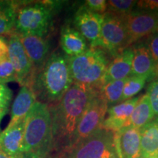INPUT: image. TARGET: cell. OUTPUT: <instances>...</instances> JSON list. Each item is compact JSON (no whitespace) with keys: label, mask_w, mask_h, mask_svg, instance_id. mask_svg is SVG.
Segmentation results:
<instances>
[{"label":"cell","mask_w":158,"mask_h":158,"mask_svg":"<svg viewBox=\"0 0 158 158\" xmlns=\"http://www.w3.org/2000/svg\"><path fill=\"white\" fill-rule=\"evenodd\" d=\"M98 92L95 88L73 83L62 99L49 107L53 148L62 149V154L68 149L85 109Z\"/></svg>","instance_id":"6da1fadb"},{"label":"cell","mask_w":158,"mask_h":158,"mask_svg":"<svg viewBox=\"0 0 158 158\" xmlns=\"http://www.w3.org/2000/svg\"><path fill=\"white\" fill-rule=\"evenodd\" d=\"M73 84L67 56L55 51L33 72L29 86L37 101L47 104L59 102Z\"/></svg>","instance_id":"7a4b0ae2"},{"label":"cell","mask_w":158,"mask_h":158,"mask_svg":"<svg viewBox=\"0 0 158 158\" xmlns=\"http://www.w3.org/2000/svg\"><path fill=\"white\" fill-rule=\"evenodd\" d=\"M52 149V128L49 107L48 104L36 101L26 116L23 157L45 158Z\"/></svg>","instance_id":"3957f363"},{"label":"cell","mask_w":158,"mask_h":158,"mask_svg":"<svg viewBox=\"0 0 158 158\" xmlns=\"http://www.w3.org/2000/svg\"><path fill=\"white\" fill-rule=\"evenodd\" d=\"M73 83L99 90L109 63L101 48H89L76 56H67Z\"/></svg>","instance_id":"277c9868"},{"label":"cell","mask_w":158,"mask_h":158,"mask_svg":"<svg viewBox=\"0 0 158 158\" xmlns=\"http://www.w3.org/2000/svg\"><path fill=\"white\" fill-rule=\"evenodd\" d=\"M52 18V7L48 4H29L17 10L14 28L19 35L44 37L51 28Z\"/></svg>","instance_id":"5b68a950"},{"label":"cell","mask_w":158,"mask_h":158,"mask_svg":"<svg viewBox=\"0 0 158 158\" xmlns=\"http://www.w3.org/2000/svg\"><path fill=\"white\" fill-rule=\"evenodd\" d=\"M108 106L100 94H97L89 102L78 122L68 149L64 153L100 129L107 114ZM62 154V155H63Z\"/></svg>","instance_id":"8992f818"},{"label":"cell","mask_w":158,"mask_h":158,"mask_svg":"<svg viewBox=\"0 0 158 158\" xmlns=\"http://www.w3.org/2000/svg\"><path fill=\"white\" fill-rule=\"evenodd\" d=\"M114 152V133L100 128L63 154L62 158H106Z\"/></svg>","instance_id":"52a82bcc"},{"label":"cell","mask_w":158,"mask_h":158,"mask_svg":"<svg viewBox=\"0 0 158 158\" xmlns=\"http://www.w3.org/2000/svg\"><path fill=\"white\" fill-rule=\"evenodd\" d=\"M127 48V33L124 15L106 12L103 14L100 48L115 56Z\"/></svg>","instance_id":"ba28073f"},{"label":"cell","mask_w":158,"mask_h":158,"mask_svg":"<svg viewBox=\"0 0 158 158\" xmlns=\"http://www.w3.org/2000/svg\"><path fill=\"white\" fill-rule=\"evenodd\" d=\"M127 33V47L158 30V14L134 10L124 15Z\"/></svg>","instance_id":"9c48e42d"},{"label":"cell","mask_w":158,"mask_h":158,"mask_svg":"<svg viewBox=\"0 0 158 158\" xmlns=\"http://www.w3.org/2000/svg\"><path fill=\"white\" fill-rule=\"evenodd\" d=\"M102 20L103 14L89 10L84 5L79 7L75 13V29L89 43L90 48H100Z\"/></svg>","instance_id":"30bf717a"},{"label":"cell","mask_w":158,"mask_h":158,"mask_svg":"<svg viewBox=\"0 0 158 158\" xmlns=\"http://www.w3.org/2000/svg\"><path fill=\"white\" fill-rule=\"evenodd\" d=\"M8 58L15 70L16 81L29 85L33 73V67L17 33L11 35L8 40Z\"/></svg>","instance_id":"8fae6325"},{"label":"cell","mask_w":158,"mask_h":158,"mask_svg":"<svg viewBox=\"0 0 158 158\" xmlns=\"http://www.w3.org/2000/svg\"><path fill=\"white\" fill-rule=\"evenodd\" d=\"M114 149L117 158H143L140 130L126 127L114 133Z\"/></svg>","instance_id":"7c38bea8"},{"label":"cell","mask_w":158,"mask_h":158,"mask_svg":"<svg viewBox=\"0 0 158 158\" xmlns=\"http://www.w3.org/2000/svg\"><path fill=\"white\" fill-rule=\"evenodd\" d=\"M26 117L0 133V149L13 157H23V133Z\"/></svg>","instance_id":"4fadbf2b"},{"label":"cell","mask_w":158,"mask_h":158,"mask_svg":"<svg viewBox=\"0 0 158 158\" xmlns=\"http://www.w3.org/2000/svg\"><path fill=\"white\" fill-rule=\"evenodd\" d=\"M140 98L141 96L135 97L108 108V116L101 128L115 133L124 127Z\"/></svg>","instance_id":"5bb4252c"},{"label":"cell","mask_w":158,"mask_h":158,"mask_svg":"<svg viewBox=\"0 0 158 158\" xmlns=\"http://www.w3.org/2000/svg\"><path fill=\"white\" fill-rule=\"evenodd\" d=\"M133 57L130 76H142L148 81L156 77V68L146 43H138L132 46Z\"/></svg>","instance_id":"9a60e30c"},{"label":"cell","mask_w":158,"mask_h":158,"mask_svg":"<svg viewBox=\"0 0 158 158\" xmlns=\"http://www.w3.org/2000/svg\"><path fill=\"white\" fill-rule=\"evenodd\" d=\"M19 35L23 48L32 64L34 72L38 70L48 59L50 44L44 37L33 35Z\"/></svg>","instance_id":"2e32d148"},{"label":"cell","mask_w":158,"mask_h":158,"mask_svg":"<svg viewBox=\"0 0 158 158\" xmlns=\"http://www.w3.org/2000/svg\"><path fill=\"white\" fill-rule=\"evenodd\" d=\"M133 51L132 46H129L120 51L114 56L111 62L108 64L101 85L112 81L122 80L130 76Z\"/></svg>","instance_id":"e0dca14e"},{"label":"cell","mask_w":158,"mask_h":158,"mask_svg":"<svg viewBox=\"0 0 158 158\" xmlns=\"http://www.w3.org/2000/svg\"><path fill=\"white\" fill-rule=\"evenodd\" d=\"M60 45L67 56H76L88 50V43L75 28L64 26L61 30Z\"/></svg>","instance_id":"ac0fdd59"},{"label":"cell","mask_w":158,"mask_h":158,"mask_svg":"<svg viewBox=\"0 0 158 158\" xmlns=\"http://www.w3.org/2000/svg\"><path fill=\"white\" fill-rule=\"evenodd\" d=\"M35 102L36 97L30 86L29 85H23L21 86L12 104L10 121L7 127H12L20 119L25 118Z\"/></svg>","instance_id":"d6986e66"},{"label":"cell","mask_w":158,"mask_h":158,"mask_svg":"<svg viewBox=\"0 0 158 158\" xmlns=\"http://www.w3.org/2000/svg\"><path fill=\"white\" fill-rule=\"evenodd\" d=\"M143 158H158V116L140 129Z\"/></svg>","instance_id":"ffe728a7"},{"label":"cell","mask_w":158,"mask_h":158,"mask_svg":"<svg viewBox=\"0 0 158 158\" xmlns=\"http://www.w3.org/2000/svg\"><path fill=\"white\" fill-rule=\"evenodd\" d=\"M154 114L149 96L146 93L141 96L124 127H132L141 129L153 119Z\"/></svg>","instance_id":"44dd1931"},{"label":"cell","mask_w":158,"mask_h":158,"mask_svg":"<svg viewBox=\"0 0 158 158\" xmlns=\"http://www.w3.org/2000/svg\"><path fill=\"white\" fill-rule=\"evenodd\" d=\"M127 79V78L105 83L99 88V94L106 102L108 108L121 102L123 89Z\"/></svg>","instance_id":"7402d4cb"},{"label":"cell","mask_w":158,"mask_h":158,"mask_svg":"<svg viewBox=\"0 0 158 158\" xmlns=\"http://www.w3.org/2000/svg\"><path fill=\"white\" fill-rule=\"evenodd\" d=\"M17 5L12 1H0V36L10 31L14 27Z\"/></svg>","instance_id":"603a6c76"},{"label":"cell","mask_w":158,"mask_h":158,"mask_svg":"<svg viewBox=\"0 0 158 158\" xmlns=\"http://www.w3.org/2000/svg\"><path fill=\"white\" fill-rule=\"evenodd\" d=\"M147 79L142 76H130L126 81L123 89L122 102L133 98L145 86Z\"/></svg>","instance_id":"cb8c5ba5"},{"label":"cell","mask_w":158,"mask_h":158,"mask_svg":"<svg viewBox=\"0 0 158 158\" xmlns=\"http://www.w3.org/2000/svg\"><path fill=\"white\" fill-rule=\"evenodd\" d=\"M137 1L133 0H110L107 2L108 12L126 15L134 10Z\"/></svg>","instance_id":"d4e9b609"},{"label":"cell","mask_w":158,"mask_h":158,"mask_svg":"<svg viewBox=\"0 0 158 158\" xmlns=\"http://www.w3.org/2000/svg\"><path fill=\"white\" fill-rule=\"evenodd\" d=\"M12 98L13 91L7 85L0 84V133L2 121L8 113Z\"/></svg>","instance_id":"484cf974"},{"label":"cell","mask_w":158,"mask_h":158,"mask_svg":"<svg viewBox=\"0 0 158 158\" xmlns=\"http://www.w3.org/2000/svg\"><path fill=\"white\" fill-rule=\"evenodd\" d=\"M16 81L15 70L9 59L0 63V84Z\"/></svg>","instance_id":"4316f807"},{"label":"cell","mask_w":158,"mask_h":158,"mask_svg":"<svg viewBox=\"0 0 158 158\" xmlns=\"http://www.w3.org/2000/svg\"><path fill=\"white\" fill-rule=\"evenodd\" d=\"M146 44L155 62L156 77H158V30L148 37Z\"/></svg>","instance_id":"83f0119b"},{"label":"cell","mask_w":158,"mask_h":158,"mask_svg":"<svg viewBox=\"0 0 158 158\" xmlns=\"http://www.w3.org/2000/svg\"><path fill=\"white\" fill-rule=\"evenodd\" d=\"M155 115L158 116V77L153 79L148 87L147 92Z\"/></svg>","instance_id":"f1b7e54d"},{"label":"cell","mask_w":158,"mask_h":158,"mask_svg":"<svg viewBox=\"0 0 158 158\" xmlns=\"http://www.w3.org/2000/svg\"><path fill=\"white\" fill-rule=\"evenodd\" d=\"M84 5L89 10L99 14H104L107 12V1L106 0H86Z\"/></svg>","instance_id":"f546056e"},{"label":"cell","mask_w":158,"mask_h":158,"mask_svg":"<svg viewBox=\"0 0 158 158\" xmlns=\"http://www.w3.org/2000/svg\"><path fill=\"white\" fill-rule=\"evenodd\" d=\"M137 9L154 13L158 14V1L157 0H147L137 1Z\"/></svg>","instance_id":"4dcf8cb0"},{"label":"cell","mask_w":158,"mask_h":158,"mask_svg":"<svg viewBox=\"0 0 158 158\" xmlns=\"http://www.w3.org/2000/svg\"><path fill=\"white\" fill-rule=\"evenodd\" d=\"M8 45L5 37L0 36V63L8 59Z\"/></svg>","instance_id":"1f68e13d"},{"label":"cell","mask_w":158,"mask_h":158,"mask_svg":"<svg viewBox=\"0 0 158 158\" xmlns=\"http://www.w3.org/2000/svg\"><path fill=\"white\" fill-rule=\"evenodd\" d=\"M0 158H17V157H11V156L8 155L7 154L4 152L3 151H2V150L0 149ZM18 158H23V157H18Z\"/></svg>","instance_id":"d6a6232c"},{"label":"cell","mask_w":158,"mask_h":158,"mask_svg":"<svg viewBox=\"0 0 158 158\" xmlns=\"http://www.w3.org/2000/svg\"><path fill=\"white\" fill-rule=\"evenodd\" d=\"M106 158H117V157H116V154H115V152H114L110 153L109 155H108Z\"/></svg>","instance_id":"836d02e7"}]
</instances>
